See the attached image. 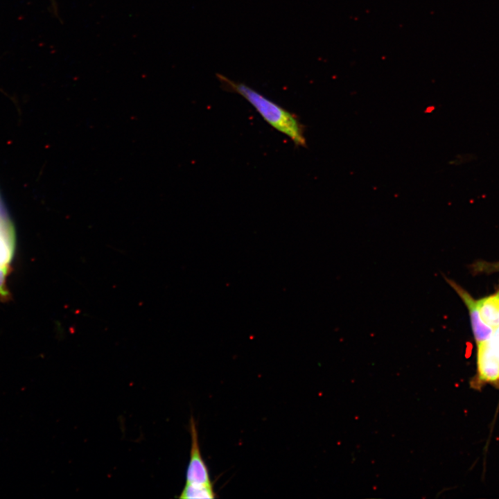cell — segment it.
I'll return each instance as SVG.
<instances>
[{
	"instance_id": "1",
	"label": "cell",
	"mask_w": 499,
	"mask_h": 499,
	"mask_svg": "<svg viewBox=\"0 0 499 499\" xmlns=\"http://www.w3.org/2000/svg\"><path fill=\"white\" fill-rule=\"evenodd\" d=\"M216 76L224 89L243 97L270 125L289 137L295 146H306L304 127L295 114L243 83L220 73Z\"/></svg>"
},
{
	"instance_id": "2",
	"label": "cell",
	"mask_w": 499,
	"mask_h": 499,
	"mask_svg": "<svg viewBox=\"0 0 499 499\" xmlns=\"http://www.w3.org/2000/svg\"><path fill=\"white\" fill-rule=\"evenodd\" d=\"M446 282L462 299L468 309L473 334L476 344L489 340L494 329L482 319L478 308L477 300L455 281L444 277Z\"/></svg>"
},
{
	"instance_id": "3",
	"label": "cell",
	"mask_w": 499,
	"mask_h": 499,
	"mask_svg": "<svg viewBox=\"0 0 499 499\" xmlns=\"http://www.w3.org/2000/svg\"><path fill=\"white\" fill-rule=\"evenodd\" d=\"M478 380L499 387V356L491 340L477 344Z\"/></svg>"
},
{
	"instance_id": "4",
	"label": "cell",
	"mask_w": 499,
	"mask_h": 499,
	"mask_svg": "<svg viewBox=\"0 0 499 499\" xmlns=\"http://www.w3.org/2000/svg\"><path fill=\"white\" fill-rule=\"evenodd\" d=\"M189 427L191 437V446L189 463L186 470V483L211 484L208 469L200 453L198 431L195 420L193 417L190 419Z\"/></svg>"
},
{
	"instance_id": "5",
	"label": "cell",
	"mask_w": 499,
	"mask_h": 499,
	"mask_svg": "<svg viewBox=\"0 0 499 499\" xmlns=\"http://www.w3.org/2000/svg\"><path fill=\"white\" fill-rule=\"evenodd\" d=\"M483 321L493 329L499 326V286L492 295L477 300Z\"/></svg>"
},
{
	"instance_id": "6",
	"label": "cell",
	"mask_w": 499,
	"mask_h": 499,
	"mask_svg": "<svg viewBox=\"0 0 499 499\" xmlns=\"http://www.w3.org/2000/svg\"><path fill=\"white\" fill-rule=\"evenodd\" d=\"M215 493L212 484H196L186 483L179 498L205 499L214 498Z\"/></svg>"
},
{
	"instance_id": "7",
	"label": "cell",
	"mask_w": 499,
	"mask_h": 499,
	"mask_svg": "<svg viewBox=\"0 0 499 499\" xmlns=\"http://www.w3.org/2000/svg\"><path fill=\"white\" fill-rule=\"evenodd\" d=\"M470 268L471 272L475 274L497 273L499 272V261L493 262L476 261L470 265Z\"/></svg>"
},
{
	"instance_id": "8",
	"label": "cell",
	"mask_w": 499,
	"mask_h": 499,
	"mask_svg": "<svg viewBox=\"0 0 499 499\" xmlns=\"http://www.w3.org/2000/svg\"><path fill=\"white\" fill-rule=\"evenodd\" d=\"M8 272V267H0V294L5 295L4 288L6 277Z\"/></svg>"
},
{
	"instance_id": "9",
	"label": "cell",
	"mask_w": 499,
	"mask_h": 499,
	"mask_svg": "<svg viewBox=\"0 0 499 499\" xmlns=\"http://www.w3.org/2000/svg\"><path fill=\"white\" fill-rule=\"evenodd\" d=\"M491 340L495 345L499 347V326L494 329Z\"/></svg>"
},
{
	"instance_id": "10",
	"label": "cell",
	"mask_w": 499,
	"mask_h": 499,
	"mask_svg": "<svg viewBox=\"0 0 499 499\" xmlns=\"http://www.w3.org/2000/svg\"><path fill=\"white\" fill-rule=\"evenodd\" d=\"M53 12L56 16H58V8L55 0H51Z\"/></svg>"
},
{
	"instance_id": "11",
	"label": "cell",
	"mask_w": 499,
	"mask_h": 499,
	"mask_svg": "<svg viewBox=\"0 0 499 499\" xmlns=\"http://www.w3.org/2000/svg\"><path fill=\"white\" fill-rule=\"evenodd\" d=\"M490 340H491V338H490ZM491 343H492L494 349H496V352H497V353H498V356H499V347L495 345V344L493 343V342L491 341Z\"/></svg>"
}]
</instances>
